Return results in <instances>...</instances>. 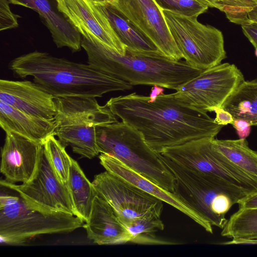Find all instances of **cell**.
Masks as SVG:
<instances>
[{
  "mask_svg": "<svg viewBox=\"0 0 257 257\" xmlns=\"http://www.w3.org/2000/svg\"><path fill=\"white\" fill-rule=\"evenodd\" d=\"M216 116L214 121L218 124L224 125L228 123L231 124L234 119L231 114L221 107L215 109Z\"/></svg>",
  "mask_w": 257,
  "mask_h": 257,
  "instance_id": "cell-31",
  "label": "cell"
},
{
  "mask_svg": "<svg viewBox=\"0 0 257 257\" xmlns=\"http://www.w3.org/2000/svg\"><path fill=\"white\" fill-rule=\"evenodd\" d=\"M122 121L140 131L156 152L193 140L215 137L223 125L173 93L155 97L133 92L110 98L105 104Z\"/></svg>",
  "mask_w": 257,
  "mask_h": 257,
  "instance_id": "cell-1",
  "label": "cell"
},
{
  "mask_svg": "<svg viewBox=\"0 0 257 257\" xmlns=\"http://www.w3.org/2000/svg\"><path fill=\"white\" fill-rule=\"evenodd\" d=\"M0 101L26 113L45 119L56 114L54 97L35 82L0 80Z\"/></svg>",
  "mask_w": 257,
  "mask_h": 257,
  "instance_id": "cell-16",
  "label": "cell"
},
{
  "mask_svg": "<svg viewBox=\"0 0 257 257\" xmlns=\"http://www.w3.org/2000/svg\"><path fill=\"white\" fill-rule=\"evenodd\" d=\"M81 47L92 67L133 86L157 85L175 90L203 71L185 61L170 59L159 51L126 48L125 54L122 55L95 39L82 36Z\"/></svg>",
  "mask_w": 257,
  "mask_h": 257,
  "instance_id": "cell-3",
  "label": "cell"
},
{
  "mask_svg": "<svg viewBox=\"0 0 257 257\" xmlns=\"http://www.w3.org/2000/svg\"><path fill=\"white\" fill-rule=\"evenodd\" d=\"M208 8H215L224 12L229 13L240 0H197Z\"/></svg>",
  "mask_w": 257,
  "mask_h": 257,
  "instance_id": "cell-29",
  "label": "cell"
},
{
  "mask_svg": "<svg viewBox=\"0 0 257 257\" xmlns=\"http://www.w3.org/2000/svg\"><path fill=\"white\" fill-rule=\"evenodd\" d=\"M10 69L16 76H32L33 82L54 97H101L106 93L131 90L124 81L100 72L88 64L35 51L13 60Z\"/></svg>",
  "mask_w": 257,
  "mask_h": 257,
  "instance_id": "cell-2",
  "label": "cell"
},
{
  "mask_svg": "<svg viewBox=\"0 0 257 257\" xmlns=\"http://www.w3.org/2000/svg\"><path fill=\"white\" fill-rule=\"evenodd\" d=\"M162 157L175 177L174 193L212 226L222 229L230 208L250 194L222 178L185 168Z\"/></svg>",
  "mask_w": 257,
  "mask_h": 257,
  "instance_id": "cell-4",
  "label": "cell"
},
{
  "mask_svg": "<svg viewBox=\"0 0 257 257\" xmlns=\"http://www.w3.org/2000/svg\"><path fill=\"white\" fill-rule=\"evenodd\" d=\"M215 138L193 140L164 149L160 154L185 168L217 176L248 193L257 192V180L233 165L213 147Z\"/></svg>",
  "mask_w": 257,
  "mask_h": 257,
  "instance_id": "cell-10",
  "label": "cell"
},
{
  "mask_svg": "<svg viewBox=\"0 0 257 257\" xmlns=\"http://www.w3.org/2000/svg\"><path fill=\"white\" fill-rule=\"evenodd\" d=\"M244 76L234 65L220 64L202 71L175 89L174 96L181 101L206 112L221 107Z\"/></svg>",
  "mask_w": 257,
  "mask_h": 257,
  "instance_id": "cell-11",
  "label": "cell"
},
{
  "mask_svg": "<svg viewBox=\"0 0 257 257\" xmlns=\"http://www.w3.org/2000/svg\"><path fill=\"white\" fill-rule=\"evenodd\" d=\"M93 2L126 48L143 52L159 51L152 41L112 4L107 0Z\"/></svg>",
  "mask_w": 257,
  "mask_h": 257,
  "instance_id": "cell-21",
  "label": "cell"
},
{
  "mask_svg": "<svg viewBox=\"0 0 257 257\" xmlns=\"http://www.w3.org/2000/svg\"><path fill=\"white\" fill-rule=\"evenodd\" d=\"M9 0H0V30L16 28L18 27V19L20 16L11 10Z\"/></svg>",
  "mask_w": 257,
  "mask_h": 257,
  "instance_id": "cell-28",
  "label": "cell"
},
{
  "mask_svg": "<svg viewBox=\"0 0 257 257\" xmlns=\"http://www.w3.org/2000/svg\"><path fill=\"white\" fill-rule=\"evenodd\" d=\"M44 147L56 174L64 183L67 184L72 158L67 153L65 147L54 135L47 139Z\"/></svg>",
  "mask_w": 257,
  "mask_h": 257,
  "instance_id": "cell-26",
  "label": "cell"
},
{
  "mask_svg": "<svg viewBox=\"0 0 257 257\" xmlns=\"http://www.w3.org/2000/svg\"><path fill=\"white\" fill-rule=\"evenodd\" d=\"M56 114L55 136L65 148L92 159L98 155L97 126L118 121L105 104H99L96 97L67 96L54 97Z\"/></svg>",
  "mask_w": 257,
  "mask_h": 257,
  "instance_id": "cell-6",
  "label": "cell"
},
{
  "mask_svg": "<svg viewBox=\"0 0 257 257\" xmlns=\"http://www.w3.org/2000/svg\"><path fill=\"white\" fill-rule=\"evenodd\" d=\"M88 238L95 243L116 245L133 242V237L112 207L96 194L91 210L83 225Z\"/></svg>",
  "mask_w": 257,
  "mask_h": 257,
  "instance_id": "cell-18",
  "label": "cell"
},
{
  "mask_svg": "<svg viewBox=\"0 0 257 257\" xmlns=\"http://www.w3.org/2000/svg\"><path fill=\"white\" fill-rule=\"evenodd\" d=\"M67 185L74 215L85 222L89 218L96 192L92 183L72 158Z\"/></svg>",
  "mask_w": 257,
  "mask_h": 257,
  "instance_id": "cell-22",
  "label": "cell"
},
{
  "mask_svg": "<svg viewBox=\"0 0 257 257\" xmlns=\"http://www.w3.org/2000/svg\"><path fill=\"white\" fill-rule=\"evenodd\" d=\"M162 11L170 34L186 62L202 70L221 64L226 52L219 30L201 24L197 17Z\"/></svg>",
  "mask_w": 257,
  "mask_h": 257,
  "instance_id": "cell-9",
  "label": "cell"
},
{
  "mask_svg": "<svg viewBox=\"0 0 257 257\" xmlns=\"http://www.w3.org/2000/svg\"><path fill=\"white\" fill-rule=\"evenodd\" d=\"M37 12L51 34L58 48L66 47L72 52L81 50L82 36L59 10L57 0H9Z\"/></svg>",
  "mask_w": 257,
  "mask_h": 257,
  "instance_id": "cell-19",
  "label": "cell"
},
{
  "mask_svg": "<svg viewBox=\"0 0 257 257\" xmlns=\"http://www.w3.org/2000/svg\"><path fill=\"white\" fill-rule=\"evenodd\" d=\"M255 56L257 57V48H255Z\"/></svg>",
  "mask_w": 257,
  "mask_h": 257,
  "instance_id": "cell-36",
  "label": "cell"
},
{
  "mask_svg": "<svg viewBox=\"0 0 257 257\" xmlns=\"http://www.w3.org/2000/svg\"><path fill=\"white\" fill-rule=\"evenodd\" d=\"M242 32L255 48H257V23L241 26Z\"/></svg>",
  "mask_w": 257,
  "mask_h": 257,
  "instance_id": "cell-32",
  "label": "cell"
},
{
  "mask_svg": "<svg viewBox=\"0 0 257 257\" xmlns=\"http://www.w3.org/2000/svg\"><path fill=\"white\" fill-rule=\"evenodd\" d=\"M239 208H256L257 192L247 194L237 203Z\"/></svg>",
  "mask_w": 257,
  "mask_h": 257,
  "instance_id": "cell-33",
  "label": "cell"
},
{
  "mask_svg": "<svg viewBox=\"0 0 257 257\" xmlns=\"http://www.w3.org/2000/svg\"><path fill=\"white\" fill-rule=\"evenodd\" d=\"M59 10L87 39H93L124 55L126 47L115 34L109 22L93 0H57Z\"/></svg>",
  "mask_w": 257,
  "mask_h": 257,
  "instance_id": "cell-14",
  "label": "cell"
},
{
  "mask_svg": "<svg viewBox=\"0 0 257 257\" xmlns=\"http://www.w3.org/2000/svg\"><path fill=\"white\" fill-rule=\"evenodd\" d=\"M234 119H242L257 125V80L243 81L221 106Z\"/></svg>",
  "mask_w": 257,
  "mask_h": 257,
  "instance_id": "cell-23",
  "label": "cell"
},
{
  "mask_svg": "<svg viewBox=\"0 0 257 257\" xmlns=\"http://www.w3.org/2000/svg\"><path fill=\"white\" fill-rule=\"evenodd\" d=\"M96 194L112 207L133 239L149 221L160 218L163 202L107 171L95 176Z\"/></svg>",
  "mask_w": 257,
  "mask_h": 257,
  "instance_id": "cell-8",
  "label": "cell"
},
{
  "mask_svg": "<svg viewBox=\"0 0 257 257\" xmlns=\"http://www.w3.org/2000/svg\"><path fill=\"white\" fill-rule=\"evenodd\" d=\"M231 124L235 128L239 139H246L250 134L251 125L242 119H234Z\"/></svg>",
  "mask_w": 257,
  "mask_h": 257,
  "instance_id": "cell-30",
  "label": "cell"
},
{
  "mask_svg": "<svg viewBox=\"0 0 257 257\" xmlns=\"http://www.w3.org/2000/svg\"><path fill=\"white\" fill-rule=\"evenodd\" d=\"M0 126L5 133L13 132L44 144L48 138L55 136L56 123L54 118L29 114L0 101Z\"/></svg>",
  "mask_w": 257,
  "mask_h": 257,
  "instance_id": "cell-20",
  "label": "cell"
},
{
  "mask_svg": "<svg viewBox=\"0 0 257 257\" xmlns=\"http://www.w3.org/2000/svg\"><path fill=\"white\" fill-rule=\"evenodd\" d=\"M223 245L231 244H257V239L232 238L230 241L220 243Z\"/></svg>",
  "mask_w": 257,
  "mask_h": 257,
  "instance_id": "cell-34",
  "label": "cell"
},
{
  "mask_svg": "<svg viewBox=\"0 0 257 257\" xmlns=\"http://www.w3.org/2000/svg\"><path fill=\"white\" fill-rule=\"evenodd\" d=\"M214 149L242 171L257 180V152L250 149L245 139L212 141Z\"/></svg>",
  "mask_w": 257,
  "mask_h": 257,
  "instance_id": "cell-24",
  "label": "cell"
},
{
  "mask_svg": "<svg viewBox=\"0 0 257 257\" xmlns=\"http://www.w3.org/2000/svg\"><path fill=\"white\" fill-rule=\"evenodd\" d=\"M99 153L112 156L163 189L175 191V177L142 134L123 121L107 123L96 128Z\"/></svg>",
  "mask_w": 257,
  "mask_h": 257,
  "instance_id": "cell-5",
  "label": "cell"
},
{
  "mask_svg": "<svg viewBox=\"0 0 257 257\" xmlns=\"http://www.w3.org/2000/svg\"><path fill=\"white\" fill-rule=\"evenodd\" d=\"M162 11L187 17H197L208 7L197 0H155Z\"/></svg>",
  "mask_w": 257,
  "mask_h": 257,
  "instance_id": "cell-27",
  "label": "cell"
},
{
  "mask_svg": "<svg viewBox=\"0 0 257 257\" xmlns=\"http://www.w3.org/2000/svg\"><path fill=\"white\" fill-rule=\"evenodd\" d=\"M163 92L164 89L163 87L155 85L152 88L150 96L151 97H155L160 94H163Z\"/></svg>",
  "mask_w": 257,
  "mask_h": 257,
  "instance_id": "cell-35",
  "label": "cell"
},
{
  "mask_svg": "<svg viewBox=\"0 0 257 257\" xmlns=\"http://www.w3.org/2000/svg\"><path fill=\"white\" fill-rule=\"evenodd\" d=\"M99 158L101 165L107 172L172 206L191 218L206 231L212 233V225L183 202L175 193L163 189L112 156L101 153Z\"/></svg>",
  "mask_w": 257,
  "mask_h": 257,
  "instance_id": "cell-17",
  "label": "cell"
},
{
  "mask_svg": "<svg viewBox=\"0 0 257 257\" xmlns=\"http://www.w3.org/2000/svg\"><path fill=\"white\" fill-rule=\"evenodd\" d=\"M155 45L164 55L174 60L183 56L174 42L166 20L155 0H107Z\"/></svg>",
  "mask_w": 257,
  "mask_h": 257,
  "instance_id": "cell-13",
  "label": "cell"
},
{
  "mask_svg": "<svg viewBox=\"0 0 257 257\" xmlns=\"http://www.w3.org/2000/svg\"><path fill=\"white\" fill-rule=\"evenodd\" d=\"M221 234L231 238L257 239V208H239L227 220Z\"/></svg>",
  "mask_w": 257,
  "mask_h": 257,
  "instance_id": "cell-25",
  "label": "cell"
},
{
  "mask_svg": "<svg viewBox=\"0 0 257 257\" xmlns=\"http://www.w3.org/2000/svg\"><path fill=\"white\" fill-rule=\"evenodd\" d=\"M16 192L0 196V237L4 243L19 244L38 235L70 232L83 226L79 217L43 211Z\"/></svg>",
  "mask_w": 257,
  "mask_h": 257,
  "instance_id": "cell-7",
  "label": "cell"
},
{
  "mask_svg": "<svg viewBox=\"0 0 257 257\" xmlns=\"http://www.w3.org/2000/svg\"><path fill=\"white\" fill-rule=\"evenodd\" d=\"M1 186L15 191L32 205L47 212L74 215L67 184L59 178L45 150L44 145L35 173L21 185L1 180Z\"/></svg>",
  "mask_w": 257,
  "mask_h": 257,
  "instance_id": "cell-12",
  "label": "cell"
},
{
  "mask_svg": "<svg viewBox=\"0 0 257 257\" xmlns=\"http://www.w3.org/2000/svg\"><path fill=\"white\" fill-rule=\"evenodd\" d=\"M43 145L13 132L6 133L1 172L6 181L27 182L33 177Z\"/></svg>",
  "mask_w": 257,
  "mask_h": 257,
  "instance_id": "cell-15",
  "label": "cell"
}]
</instances>
